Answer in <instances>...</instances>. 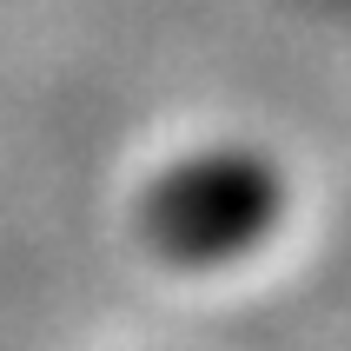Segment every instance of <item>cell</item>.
Instances as JSON below:
<instances>
[{
  "label": "cell",
  "mask_w": 351,
  "mask_h": 351,
  "mask_svg": "<svg viewBox=\"0 0 351 351\" xmlns=\"http://www.w3.org/2000/svg\"><path fill=\"white\" fill-rule=\"evenodd\" d=\"M285 206V166L265 146H199L146 179V193L133 199V232L159 265L213 272L258 252Z\"/></svg>",
  "instance_id": "obj_1"
}]
</instances>
